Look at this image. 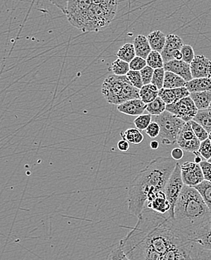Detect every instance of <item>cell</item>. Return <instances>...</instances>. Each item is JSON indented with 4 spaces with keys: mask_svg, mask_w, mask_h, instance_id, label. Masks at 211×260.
<instances>
[{
    "mask_svg": "<svg viewBox=\"0 0 211 260\" xmlns=\"http://www.w3.org/2000/svg\"><path fill=\"white\" fill-rule=\"evenodd\" d=\"M181 50V53H182L183 60L189 64H191L192 61L196 57L193 47L190 45H184Z\"/></svg>",
    "mask_w": 211,
    "mask_h": 260,
    "instance_id": "cell-36",
    "label": "cell"
},
{
    "mask_svg": "<svg viewBox=\"0 0 211 260\" xmlns=\"http://www.w3.org/2000/svg\"><path fill=\"white\" fill-rule=\"evenodd\" d=\"M190 122H191L192 127H193L195 135H196L197 138H198L200 141L202 142L209 138L208 132L205 130V128L201 124L194 120H191Z\"/></svg>",
    "mask_w": 211,
    "mask_h": 260,
    "instance_id": "cell-33",
    "label": "cell"
},
{
    "mask_svg": "<svg viewBox=\"0 0 211 260\" xmlns=\"http://www.w3.org/2000/svg\"><path fill=\"white\" fill-rule=\"evenodd\" d=\"M165 73H166V70H165L164 68L154 69V75H153L151 83L155 85L159 89H161L162 88H163Z\"/></svg>",
    "mask_w": 211,
    "mask_h": 260,
    "instance_id": "cell-32",
    "label": "cell"
},
{
    "mask_svg": "<svg viewBox=\"0 0 211 260\" xmlns=\"http://www.w3.org/2000/svg\"><path fill=\"white\" fill-rule=\"evenodd\" d=\"M166 104L160 97H157L153 102L148 104L146 111L152 116H159L166 110Z\"/></svg>",
    "mask_w": 211,
    "mask_h": 260,
    "instance_id": "cell-25",
    "label": "cell"
},
{
    "mask_svg": "<svg viewBox=\"0 0 211 260\" xmlns=\"http://www.w3.org/2000/svg\"><path fill=\"white\" fill-rule=\"evenodd\" d=\"M181 176L186 185L195 187L204 180V174L200 164L186 161L181 165Z\"/></svg>",
    "mask_w": 211,
    "mask_h": 260,
    "instance_id": "cell-10",
    "label": "cell"
},
{
    "mask_svg": "<svg viewBox=\"0 0 211 260\" xmlns=\"http://www.w3.org/2000/svg\"><path fill=\"white\" fill-rule=\"evenodd\" d=\"M121 137L122 138V140H119V141L118 142V149H119V150H120L121 152H127L129 149H130V143L124 138L123 132H121Z\"/></svg>",
    "mask_w": 211,
    "mask_h": 260,
    "instance_id": "cell-43",
    "label": "cell"
},
{
    "mask_svg": "<svg viewBox=\"0 0 211 260\" xmlns=\"http://www.w3.org/2000/svg\"><path fill=\"white\" fill-rule=\"evenodd\" d=\"M186 87L190 92H211V77H200L193 78L190 81L187 82Z\"/></svg>",
    "mask_w": 211,
    "mask_h": 260,
    "instance_id": "cell-18",
    "label": "cell"
},
{
    "mask_svg": "<svg viewBox=\"0 0 211 260\" xmlns=\"http://www.w3.org/2000/svg\"><path fill=\"white\" fill-rule=\"evenodd\" d=\"M184 45L182 39L177 35H167L166 45L161 52L164 62L173 60V59L181 60L183 59V56L181 50Z\"/></svg>",
    "mask_w": 211,
    "mask_h": 260,
    "instance_id": "cell-11",
    "label": "cell"
},
{
    "mask_svg": "<svg viewBox=\"0 0 211 260\" xmlns=\"http://www.w3.org/2000/svg\"><path fill=\"white\" fill-rule=\"evenodd\" d=\"M177 143L184 151L191 153L198 152L201 141L197 138L192 127L191 122H187L178 137Z\"/></svg>",
    "mask_w": 211,
    "mask_h": 260,
    "instance_id": "cell-9",
    "label": "cell"
},
{
    "mask_svg": "<svg viewBox=\"0 0 211 260\" xmlns=\"http://www.w3.org/2000/svg\"><path fill=\"white\" fill-rule=\"evenodd\" d=\"M147 207L161 214L169 213L171 204L167 198L164 190H160L151 194L147 199Z\"/></svg>",
    "mask_w": 211,
    "mask_h": 260,
    "instance_id": "cell-13",
    "label": "cell"
},
{
    "mask_svg": "<svg viewBox=\"0 0 211 260\" xmlns=\"http://www.w3.org/2000/svg\"><path fill=\"white\" fill-rule=\"evenodd\" d=\"M110 70L114 75H126L130 70V63L118 58L116 60L112 63Z\"/></svg>",
    "mask_w": 211,
    "mask_h": 260,
    "instance_id": "cell-28",
    "label": "cell"
},
{
    "mask_svg": "<svg viewBox=\"0 0 211 260\" xmlns=\"http://www.w3.org/2000/svg\"><path fill=\"white\" fill-rule=\"evenodd\" d=\"M190 95V91L186 86L174 89H165L162 88L159 90V97L163 99L166 105H171L179 102L181 99Z\"/></svg>",
    "mask_w": 211,
    "mask_h": 260,
    "instance_id": "cell-17",
    "label": "cell"
},
{
    "mask_svg": "<svg viewBox=\"0 0 211 260\" xmlns=\"http://www.w3.org/2000/svg\"><path fill=\"white\" fill-rule=\"evenodd\" d=\"M146 66H148L146 59L138 56H135L130 62V70L139 71L140 72Z\"/></svg>",
    "mask_w": 211,
    "mask_h": 260,
    "instance_id": "cell-38",
    "label": "cell"
},
{
    "mask_svg": "<svg viewBox=\"0 0 211 260\" xmlns=\"http://www.w3.org/2000/svg\"><path fill=\"white\" fill-rule=\"evenodd\" d=\"M127 79L130 80V83L138 89H141L144 83H143V78H142L141 73L139 71H129L128 73L126 75Z\"/></svg>",
    "mask_w": 211,
    "mask_h": 260,
    "instance_id": "cell-34",
    "label": "cell"
},
{
    "mask_svg": "<svg viewBox=\"0 0 211 260\" xmlns=\"http://www.w3.org/2000/svg\"><path fill=\"white\" fill-rule=\"evenodd\" d=\"M126 140L132 144H139L144 140V135L138 128H128L123 132Z\"/></svg>",
    "mask_w": 211,
    "mask_h": 260,
    "instance_id": "cell-30",
    "label": "cell"
},
{
    "mask_svg": "<svg viewBox=\"0 0 211 260\" xmlns=\"http://www.w3.org/2000/svg\"><path fill=\"white\" fill-rule=\"evenodd\" d=\"M208 110H210V111L211 112V103H210V106H209V107H208Z\"/></svg>",
    "mask_w": 211,
    "mask_h": 260,
    "instance_id": "cell-48",
    "label": "cell"
},
{
    "mask_svg": "<svg viewBox=\"0 0 211 260\" xmlns=\"http://www.w3.org/2000/svg\"><path fill=\"white\" fill-rule=\"evenodd\" d=\"M211 216V212L199 192L184 184L174 210V218L190 236Z\"/></svg>",
    "mask_w": 211,
    "mask_h": 260,
    "instance_id": "cell-3",
    "label": "cell"
},
{
    "mask_svg": "<svg viewBox=\"0 0 211 260\" xmlns=\"http://www.w3.org/2000/svg\"><path fill=\"white\" fill-rule=\"evenodd\" d=\"M190 97L193 99L198 110H206V109H208L210 106L211 103L210 91L191 92Z\"/></svg>",
    "mask_w": 211,
    "mask_h": 260,
    "instance_id": "cell-21",
    "label": "cell"
},
{
    "mask_svg": "<svg viewBox=\"0 0 211 260\" xmlns=\"http://www.w3.org/2000/svg\"><path fill=\"white\" fill-rule=\"evenodd\" d=\"M193 120L199 123L205 128L208 134H211V112L208 109L198 110V113Z\"/></svg>",
    "mask_w": 211,
    "mask_h": 260,
    "instance_id": "cell-26",
    "label": "cell"
},
{
    "mask_svg": "<svg viewBox=\"0 0 211 260\" xmlns=\"http://www.w3.org/2000/svg\"><path fill=\"white\" fill-rule=\"evenodd\" d=\"M119 244L128 259H198L201 248L169 213L148 207Z\"/></svg>",
    "mask_w": 211,
    "mask_h": 260,
    "instance_id": "cell-1",
    "label": "cell"
},
{
    "mask_svg": "<svg viewBox=\"0 0 211 260\" xmlns=\"http://www.w3.org/2000/svg\"><path fill=\"white\" fill-rule=\"evenodd\" d=\"M200 165L204 174V180L211 182V164L207 160H204L200 163Z\"/></svg>",
    "mask_w": 211,
    "mask_h": 260,
    "instance_id": "cell-41",
    "label": "cell"
},
{
    "mask_svg": "<svg viewBox=\"0 0 211 260\" xmlns=\"http://www.w3.org/2000/svg\"><path fill=\"white\" fill-rule=\"evenodd\" d=\"M207 161L209 162V163H210L211 164V157L210 159H209V160H207Z\"/></svg>",
    "mask_w": 211,
    "mask_h": 260,
    "instance_id": "cell-50",
    "label": "cell"
},
{
    "mask_svg": "<svg viewBox=\"0 0 211 260\" xmlns=\"http://www.w3.org/2000/svg\"><path fill=\"white\" fill-rule=\"evenodd\" d=\"M186 84H187V81L183 77L173 73V72L166 71L163 88L174 89V88L184 87V86H186Z\"/></svg>",
    "mask_w": 211,
    "mask_h": 260,
    "instance_id": "cell-22",
    "label": "cell"
},
{
    "mask_svg": "<svg viewBox=\"0 0 211 260\" xmlns=\"http://www.w3.org/2000/svg\"><path fill=\"white\" fill-rule=\"evenodd\" d=\"M200 154L202 156L203 158L205 160H209L211 157V142L210 139L201 142L199 149L198 151Z\"/></svg>",
    "mask_w": 211,
    "mask_h": 260,
    "instance_id": "cell-37",
    "label": "cell"
},
{
    "mask_svg": "<svg viewBox=\"0 0 211 260\" xmlns=\"http://www.w3.org/2000/svg\"><path fill=\"white\" fill-rule=\"evenodd\" d=\"M190 66L193 78L211 77V60L203 55H196Z\"/></svg>",
    "mask_w": 211,
    "mask_h": 260,
    "instance_id": "cell-14",
    "label": "cell"
},
{
    "mask_svg": "<svg viewBox=\"0 0 211 260\" xmlns=\"http://www.w3.org/2000/svg\"><path fill=\"white\" fill-rule=\"evenodd\" d=\"M133 44L136 50V56L147 59L148 56L152 51L148 37L143 35H138L135 38Z\"/></svg>",
    "mask_w": 211,
    "mask_h": 260,
    "instance_id": "cell-19",
    "label": "cell"
},
{
    "mask_svg": "<svg viewBox=\"0 0 211 260\" xmlns=\"http://www.w3.org/2000/svg\"><path fill=\"white\" fill-rule=\"evenodd\" d=\"M154 69L150 67L149 66H146L144 69L140 71L142 78H143V83L144 85L149 84L151 83L152 80L153 75H154Z\"/></svg>",
    "mask_w": 211,
    "mask_h": 260,
    "instance_id": "cell-40",
    "label": "cell"
},
{
    "mask_svg": "<svg viewBox=\"0 0 211 260\" xmlns=\"http://www.w3.org/2000/svg\"><path fill=\"white\" fill-rule=\"evenodd\" d=\"M193 154L196 155V158H195L194 161L198 164L201 163V162L202 161V156H201L198 152H194Z\"/></svg>",
    "mask_w": 211,
    "mask_h": 260,
    "instance_id": "cell-46",
    "label": "cell"
},
{
    "mask_svg": "<svg viewBox=\"0 0 211 260\" xmlns=\"http://www.w3.org/2000/svg\"><path fill=\"white\" fill-rule=\"evenodd\" d=\"M184 186V182L183 181L182 176H181V165L178 162L175 168L171 173L164 188V192L166 193L167 198L171 204V208L169 214L171 217H174V206H175Z\"/></svg>",
    "mask_w": 211,
    "mask_h": 260,
    "instance_id": "cell-7",
    "label": "cell"
},
{
    "mask_svg": "<svg viewBox=\"0 0 211 260\" xmlns=\"http://www.w3.org/2000/svg\"><path fill=\"white\" fill-rule=\"evenodd\" d=\"M191 240L203 248L211 250V216L193 231Z\"/></svg>",
    "mask_w": 211,
    "mask_h": 260,
    "instance_id": "cell-12",
    "label": "cell"
},
{
    "mask_svg": "<svg viewBox=\"0 0 211 260\" xmlns=\"http://www.w3.org/2000/svg\"><path fill=\"white\" fill-rule=\"evenodd\" d=\"M146 61H147L148 66H150L154 69L164 68L165 62L161 53L156 51V50H152L150 54L148 56L147 59H146Z\"/></svg>",
    "mask_w": 211,
    "mask_h": 260,
    "instance_id": "cell-29",
    "label": "cell"
},
{
    "mask_svg": "<svg viewBox=\"0 0 211 260\" xmlns=\"http://www.w3.org/2000/svg\"><path fill=\"white\" fill-rule=\"evenodd\" d=\"M194 187L199 192L211 212V182L204 180Z\"/></svg>",
    "mask_w": 211,
    "mask_h": 260,
    "instance_id": "cell-27",
    "label": "cell"
},
{
    "mask_svg": "<svg viewBox=\"0 0 211 260\" xmlns=\"http://www.w3.org/2000/svg\"><path fill=\"white\" fill-rule=\"evenodd\" d=\"M209 139H210L211 142V134H209Z\"/></svg>",
    "mask_w": 211,
    "mask_h": 260,
    "instance_id": "cell-49",
    "label": "cell"
},
{
    "mask_svg": "<svg viewBox=\"0 0 211 260\" xmlns=\"http://www.w3.org/2000/svg\"><path fill=\"white\" fill-rule=\"evenodd\" d=\"M166 110L186 122L193 120L198 112V109L190 95L181 99L175 103L167 105Z\"/></svg>",
    "mask_w": 211,
    "mask_h": 260,
    "instance_id": "cell-8",
    "label": "cell"
},
{
    "mask_svg": "<svg viewBox=\"0 0 211 260\" xmlns=\"http://www.w3.org/2000/svg\"><path fill=\"white\" fill-rule=\"evenodd\" d=\"M178 162L172 157H158L136 175L128 187L127 206L130 213L138 217L149 196L165 187Z\"/></svg>",
    "mask_w": 211,
    "mask_h": 260,
    "instance_id": "cell-2",
    "label": "cell"
},
{
    "mask_svg": "<svg viewBox=\"0 0 211 260\" xmlns=\"http://www.w3.org/2000/svg\"><path fill=\"white\" fill-rule=\"evenodd\" d=\"M91 5V0H69L65 15L69 23L82 31Z\"/></svg>",
    "mask_w": 211,
    "mask_h": 260,
    "instance_id": "cell-6",
    "label": "cell"
},
{
    "mask_svg": "<svg viewBox=\"0 0 211 260\" xmlns=\"http://www.w3.org/2000/svg\"><path fill=\"white\" fill-rule=\"evenodd\" d=\"M159 147H160V143H159L157 140H152V141L151 142L150 148L151 149L156 150V149H158Z\"/></svg>",
    "mask_w": 211,
    "mask_h": 260,
    "instance_id": "cell-45",
    "label": "cell"
},
{
    "mask_svg": "<svg viewBox=\"0 0 211 260\" xmlns=\"http://www.w3.org/2000/svg\"><path fill=\"white\" fill-rule=\"evenodd\" d=\"M92 4L94 5H100L102 3H106V2L112 1V0H91Z\"/></svg>",
    "mask_w": 211,
    "mask_h": 260,
    "instance_id": "cell-47",
    "label": "cell"
},
{
    "mask_svg": "<svg viewBox=\"0 0 211 260\" xmlns=\"http://www.w3.org/2000/svg\"><path fill=\"white\" fill-rule=\"evenodd\" d=\"M52 4L60 9L64 15H66L67 12V5H68L69 0H49Z\"/></svg>",
    "mask_w": 211,
    "mask_h": 260,
    "instance_id": "cell-42",
    "label": "cell"
},
{
    "mask_svg": "<svg viewBox=\"0 0 211 260\" xmlns=\"http://www.w3.org/2000/svg\"><path fill=\"white\" fill-rule=\"evenodd\" d=\"M151 122H152V115L150 113H148V114L143 113V114L137 116L133 121V124L138 130L146 131Z\"/></svg>",
    "mask_w": 211,
    "mask_h": 260,
    "instance_id": "cell-31",
    "label": "cell"
},
{
    "mask_svg": "<svg viewBox=\"0 0 211 260\" xmlns=\"http://www.w3.org/2000/svg\"><path fill=\"white\" fill-rule=\"evenodd\" d=\"M107 259H128L127 256L124 253V250L121 248L120 244L116 246L115 248L112 249L108 253H107V256L104 257Z\"/></svg>",
    "mask_w": 211,
    "mask_h": 260,
    "instance_id": "cell-35",
    "label": "cell"
},
{
    "mask_svg": "<svg viewBox=\"0 0 211 260\" xmlns=\"http://www.w3.org/2000/svg\"><path fill=\"white\" fill-rule=\"evenodd\" d=\"M147 37L152 50H156V51L161 53L163 47L166 45V35L163 31L156 30L151 32Z\"/></svg>",
    "mask_w": 211,
    "mask_h": 260,
    "instance_id": "cell-20",
    "label": "cell"
},
{
    "mask_svg": "<svg viewBox=\"0 0 211 260\" xmlns=\"http://www.w3.org/2000/svg\"><path fill=\"white\" fill-rule=\"evenodd\" d=\"M164 69L166 71L173 72V73L183 77L187 82L190 81L193 79L190 64L186 62L183 59L181 60L173 59V60L167 61V62H165Z\"/></svg>",
    "mask_w": 211,
    "mask_h": 260,
    "instance_id": "cell-15",
    "label": "cell"
},
{
    "mask_svg": "<svg viewBox=\"0 0 211 260\" xmlns=\"http://www.w3.org/2000/svg\"><path fill=\"white\" fill-rule=\"evenodd\" d=\"M146 135L151 138H156L160 134V124L155 121H152L149 124V127L146 129Z\"/></svg>",
    "mask_w": 211,
    "mask_h": 260,
    "instance_id": "cell-39",
    "label": "cell"
},
{
    "mask_svg": "<svg viewBox=\"0 0 211 260\" xmlns=\"http://www.w3.org/2000/svg\"><path fill=\"white\" fill-rule=\"evenodd\" d=\"M154 116V121L160 124L159 136L161 139L162 143L169 146L177 143L178 137L186 124L185 121L167 110L159 116Z\"/></svg>",
    "mask_w": 211,
    "mask_h": 260,
    "instance_id": "cell-5",
    "label": "cell"
},
{
    "mask_svg": "<svg viewBox=\"0 0 211 260\" xmlns=\"http://www.w3.org/2000/svg\"><path fill=\"white\" fill-rule=\"evenodd\" d=\"M116 56L122 60L130 63L132 59L136 56L134 45L131 43H126L119 49L116 53Z\"/></svg>",
    "mask_w": 211,
    "mask_h": 260,
    "instance_id": "cell-24",
    "label": "cell"
},
{
    "mask_svg": "<svg viewBox=\"0 0 211 260\" xmlns=\"http://www.w3.org/2000/svg\"><path fill=\"white\" fill-rule=\"evenodd\" d=\"M171 157L176 160H181L184 157V149H181V147L174 148L171 153Z\"/></svg>",
    "mask_w": 211,
    "mask_h": 260,
    "instance_id": "cell-44",
    "label": "cell"
},
{
    "mask_svg": "<svg viewBox=\"0 0 211 260\" xmlns=\"http://www.w3.org/2000/svg\"><path fill=\"white\" fill-rule=\"evenodd\" d=\"M102 94L110 105H119L131 99H140L139 89L126 75H110L102 84Z\"/></svg>",
    "mask_w": 211,
    "mask_h": 260,
    "instance_id": "cell-4",
    "label": "cell"
},
{
    "mask_svg": "<svg viewBox=\"0 0 211 260\" xmlns=\"http://www.w3.org/2000/svg\"><path fill=\"white\" fill-rule=\"evenodd\" d=\"M159 90L160 89L152 83L144 85L139 89V98L144 103L148 105L158 97Z\"/></svg>",
    "mask_w": 211,
    "mask_h": 260,
    "instance_id": "cell-23",
    "label": "cell"
},
{
    "mask_svg": "<svg viewBox=\"0 0 211 260\" xmlns=\"http://www.w3.org/2000/svg\"><path fill=\"white\" fill-rule=\"evenodd\" d=\"M147 105L141 99H131L117 105V110L123 114L130 116H138L146 111Z\"/></svg>",
    "mask_w": 211,
    "mask_h": 260,
    "instance_id": "cell-16",
    "label": "cell"
}]
</instances>
